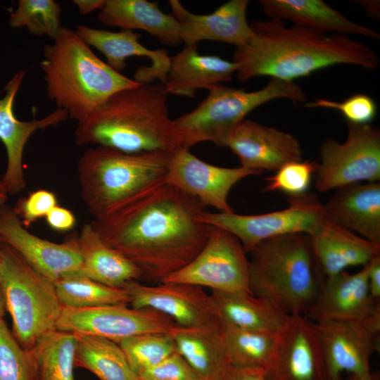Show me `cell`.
<instances>
[{"mask_svg":"<svg viewBox=\"0 0 380 380\" xmlns=\"http://www.w3.org/2000/svg\"><path fill=\"white\" fill-rule=\"evenodd\" d=\"M203 210L196 198L165 184L91 224L105 243L137 267L141 279L160 283L207 243L212 226L199 220Z\"/></svg>","mask_w":380,"mask_h":380,"instance_id":"1","label":"cell"},{"mask_svg":"<svg viewBox=\"0 0 380 380\" xmlns=\"http://www.w3.org/2000/svg\"><path fill=\"white\" fill-rule=\"evenodd\" d=\"M250 25L253 36L236 47L233 56L241 82L258 76L293 82L335 65H355L369 70H376L379 65L374 50L347 35L294 24L286 27L279 19L255 20Z\"/></svg>","mask_w":380,"mask_h":380,"instance_id":"2","label":"cell"},{"mask_svg":"<svg viewBox=\"0 0 380 380\" xmlns=\"http://www.w3.org/2000/svg\"><path fill=\"white\" fill-rule=\"evenodd\" d=\"M161 82L139 84L109 96L75 132L78 145L97 144L127 153L182 148L167 106Z\"/></svg>","mask_w":380,"mask_h":380,"instance_id":"3","label":"cell"},{"mask_svg":"<svg viewBox=\"0 0 380 380\" xmlns=\"http://www.w3.org/2000/svg\"><path fill=\"white\" fill-rule=\"evenodd\" d=\"M43 53L40 66L47 95L77 122L114 93L140 84L113 70L75 31L66 27L61 28L52 44L44 46Z\"/></svg>","mask_w":380,"mask_h":380,"instance_id":"4","label":"cell"},{"mask_svg":"<svg viewBox=\"0 0 380 380\" xmlns=\"http://www.w3.org/2000/svg\"><path fill=\"white\" fill-rule=\"evenodd\" d=\"M172 153L86 149L77 171L82 201L95 220L105 217L165 184Z\"/></svg>","mask_w":380,"mask_h":380,"instance_id":"5","label":"cell"},{"mask_svg":"<svg viewBox=\"0 0 380 380\" xmlns=\"http://www.w3.org/2000/svg\"><path fill=\"white\" fill-rule=\"evenodd\" d=\"M248 253L251 293L289 315H305L326 278L309 235L291 233L272 237Z\"/></svg>","mask_w":380,"mask_h":380,"instance_id":"6","label":"cell"},{"mask_svg":"<svg viewBox=\"0 0 380 380\" xmlns=\"http://www.w3.org/2000/svg\"><path fill=\"white\" fill-rule=\"evenodd\" d=\"M207 97L193 110L172 120L173 128L182 148L210 141L227 147L229 141L246 116L272 100L287 99L306 101L302 88L294 82L271 78L260 89H243L217 84L209 89Z\"/></svg>","mask_w":380,"mask_h":380,"instance_id":"7","label":"cell"},{"mask_svg":"<svg viewBox=\"0 0 380 380\" xmlns=\"http://www.w3.org/2000/svg\"><path fill=\"white\" fill-rule=\"evenodd\" d=\"M0 288L12 319V333L24 350H30L44 335L56 329L63 307L53 281L4 243Z\"/></svg>","mask_w":380,"mask_h":380,"instance_id":"8","label":"cell"},{"mask_svg":"<svg viewBox=\"0 0 380 380\" xmlns=\"http://www.w3.org/2000/svg\"><path fill=\"white\" fill-rule=\"evenodd\" d=\"M285 209L259 215L201 212L198 219L234 234L248 253L261 241L286 234L312 233L326 217L324 205L315 193L289 196Z\"/></svg>","mask_w":380,"mask_h":380,"instance_id":"9","label":"cell"},{"mask_svg":"<svg viewBox=\"0 0 380 380\" xmlns=\"http://www.w3.org/2000/svg\"><path fill=\"white\" fill-rule=\"evenodd\" d=\"M313 179L320 192L380 179V130L371 125L348 122L345 142L328 137L319 148Z\"/></svg>","mask_w":380,"mask_h":380,"instance_id":"10","label":"cell"},{"mask_svg":"<svg viewBox=\"0 0 380 380\" xmlns=\"http://www.w3.org/2000/svg\"><path fill=\"white\" fill-rule=\"evenodd\" d=\"M248 265L240 241L230 232L212 226L208 241L199 253L161 282L188 284L211 291L251 293Z\"/></svg>","mask_w":380,"mask_h":380,"instance_id":"11","label":"cell"},{"mask_svg":"<svg viewBox=\"0 0 380 380\" xmlns=\"http://www.w3.org/2000/svg\"><path fill=\"white\" fill-rule=\"evenodd\" d=\"M175 324L169 317L153 310L107 305L83 308L63 307L56 329L99 336L118 343L142 334L169 332Z\"/></svg>","mask_w":380,"mask_h":380,"instance_id":"12","label":"cell"},{"mask_svg":"<svg viewBox=\"0 0 380 380\" xmlns=\"http://www.w3.org/2000/svg\"><path fill=\"white\" fill-rule=\"evenodd\" d=\"M323 348L328 380H342L343 372L367 379L369 360L377 350L380 315L367 320L315 323Z\"/></svg>","mask_w":380,"mask_h":380,"instance_id":"13","label":"cell"},{"mask_svg":"<svg viewBox=\"0 0 380 380\" xmlns=\"http://www.w3.org/2000/svg\"><path fill=\"white\" fill-rule=\"evenodd\" d=\"M262 172L245 168L224 167L199 159L189 150L179 148L172 154L165 184L191 196L220 213H233L228 195L240 180Z\"/></svg>","mask_w":380,"mask_h":380,"instance_id":"14","label":"cell"},{"mask_svg":"<svg viewBox=\"0 0 380 380\" xmlns=\"http://www.w3.org/2000/svg\"><path fill=\"white\" fill-rule=\"evenodd\" d=\"M268 380H328L316 324L304 315H290L279 333Z\"/></svg>","mask_w":380,"mask_h":380,"instance_id":"15","label":"cell"},{"mask_svg":"<svg viewBox=\"0 0 380 380\" xmlns=\"http://www.w3.org/2000/svg\"><path fill=\"white\" fill-rule=\"evenodd\" d=\"M0 241L16 251L34 270L54 281L80 271L82 256L77 236L61 243L42 239L23 224L14 207L0 205Z\"/></svg>","mask_w":380,"mask_h":380,"instance_id":"16","label":"cell"},{"mask_svg":"<svg viewBox=\"0 0 380 380\" xmlns=\"http://www.w3.org/2000/svg\"><path fill=\"white\" fill-rule=\"evenodd\" d=\"M123 289L132 308L157 311L182 327L200 326L217 319L210 294L198 286L167 282L148 286L132 281Z\"/></svg>","mask_w":380,"mask_h":380,"instance_id":"17","label":"cell"},{"mask_svg":"<svg viewBox=\"0 0 380 380\" xmlns=\"http://www.w3.org/2000/svg\"><path fill=\"white\" fill-rule=\"evenodd\" d=\"M370 262L357 272L343 271L326 277L305 316L320 323L364 321L380 314V303L374 300L369 290Z\"/></svg>","mask_w":380,"mask_h":380,"instance_id":"18","label":"cell"},{"mask_svg":"<svg viewBox=\"0 0 380 380\" xmlns=\"http://www.w3.org/2000/svg\"><path fill=\"white\" fill-rule=\"evenodd\" d=\"M25 71L18 70L7 83L5 96L0 99V140L7 155V165L2 176L8 195L24 190L26 181L23 167V151L31 136L37 130L57 126L68 118V112L56 108L55 110L39 120L21 121L14 114V101L25 77Z\"/></svg>","mask_w":380,"mask_h":380,"instance_id":"19","label":"cell"},{"mask_svg":"<svg viewBox=\"0 0 380 380\" xmlns=\"http://www.w3.org/2000/svg\"><path fill=\"white\" fill-rule=\"evenodd\" d=\"M241 166L257 171L277 170L286 163L302 160L299 140L293 134L253 120H244L228 146Z\"/></svg>","mask_w":380,"mask_h":380,"instance_id":"20","label":"cell"},{"mask_svg":"<svg viewBox=\"0 0 380 380\" xmlns=\"http://www.w3.org/2000/svg\"><path fill=\"white\" fill-rule=\"evenodd\" d=\"M169 4L172 14L179 23L180 37L184 45L210 40L237 47L246 44L253 36L246 17L248 0H230L214 12L205 15L189 12L178 0H170Z\"/></svg>","mask_w":380,"mask_h":380,"instance_id":"21","label":"cell"},{"mask_svg":"<svg viewBox=\"0 0 380 380\" xmlns=\"http://www.w3.org/2000/svg\"><path fill=\"white\" fill-rule=\"evenodd\" d=\"M75 32L88 46L102 53L108 65L117 72L125 68V60L129 57H147L151 60V65L140 66L134 72V80L140 84H150L156 80L165 82L171 57L165 49L151 50L142 45L139 34L132 30L111 32L84 25H78Z\"/></svg>","mask_w":380,"mask_h":380,"instance_id":"22","label":"cell"},{"mask_svg":"<svg viewBox=\"0 0 380 380\" xmlns=\"http://www.w3.org/2000/svg\"><path fill=\"white\" fill-rule=\"evenodd\" d=\"M308 235L326 277L336 275L350 267H363L380 256L379 244L355 234L327 217Z\"/></svg>","mask_w":380,"mask_h":380,"instance_id":"23","label":"cell"},{"mask_svg":"<svg viewBox=\"0 0 380 380\" xmlns=\"http://www.w3.org/2000/svg\"><path fill=\"white\" fill-rule=\"evenodd\" d=\"M324 205L329 220L380 245L379 182L338 188Z\"/></svg>","mask_w":380,"mask_h":380,"instance_id":"24","label":"cell"},{"mask_svg":"<svg viewBox=\"0 0 380 380\" xmlns=\"http://www.w3.org/2000/svg\"><path fill=\"white\" fill-rule=\"evenodd\" d=\"M237 65L217 56L201 55L197 44L184 45L170 58L163 83L167 94L194 97L199 89L210 87L232 80Z\"/></svg>","mask_w":380,"mask_h":380,"instance_id":"25","label":"cell"},{"mask_svg":"<svg viewBox=\"0 0 380 380\" xmlns=\"http://www.w3.org/2000/svg\"><path fill=\"white\" fill-rule=\"evenodd\" d=\"M259 3L272 19L288 20L327 34L380 38L375 30L350 20L322 0H260Z\"/></svg>","mask_w":380,"mask_h":380,"instance_id":"26","label":"cell"},{"mask_svg":"<svg viewBox=\"0 0 380 380\" xmlns=\"http://www.w3.org/2000/svg\"><path fill=\"white\" fill-rule=\"evenodd\" d=\"M98 19L107 26L146 31L167 46L182 42L176 18L163 12L158 4L146 0H105Z\"/></svg>","mask_w":380,"mask_h":380,"instance_id":"27","label":"cell"},{"mask_svg":"<svg viewBox=\"0 0 380 380\" xmlns=\"http://www.w3.org/2000/svg\"><path fill=\"white\" fill-rule=\"evenodd\" d=\"M177 352L204 380H217L228 365L218 319L200 326H173Z\"/></svg>","mask_w":380,"mask_h":380,"instance_id":"28","label":"cell"},{"mask_svg":"<svg viewBox=\"0 0 380 380\" xmlns=\"http://www.w3.org/2000/svg\"><path fill=\"white\" fill-rule=\"evenodd\" d=\"M210 296L217 318L240 329L279 333L290 316L251 293L211 291Z\"/></svg>","mask_w":380,"mask_h":380,"instance_id":"29","label":"cell"},{"mask_svg":"<svg viewBox=\"0 0 380 380\" xmlns=\"http://www.w3.org/2000/svg\"><path fill=\"white\" fill-rule=\"evenodd\" d=\"M77 240L82 256L81 272L90 279L120 289L129 281L141 279L137 267L105 243L91 223L84 224Z\"/></svg>","mask_w":380,"mask_h":380,"instance_id":"30","label":"cell"},{"mask_svg":"<svg viewBox=\"0 0 380 380\" xmlns=\"http://www.w3.org/2000/svg\"><path fill=\"white\" fill-rule=\"evenodd\" d=\"M73 334L75 367L90 371L99 380H139L117 343L99 336Z\"/></svg>","mask_w":380,"mask_h":380,"instance_id":"31","label":"cell"},{"mask_svg":"<svg viewBox=\"0 0 380 380\" xmlns=\"http://www.w3.org/2000/svg\"><path fill=\"white\" fill-rule=\"evenodd\" d=\"M73 333L53 330L44 335L27 351L34 380H75Z\"/></svg>","mask_w":380,"mask_h":380,"instance_id":"32","label":"cell"},{"mask_svg":"<svg viewBox=\"0 0 380 380\" xmlns=\"http://www.w3.org/2000/svg\"><path fill=\"white\" fill-rule=\"evenodd\" d=\"M220 322L228 363L267 372L273 360L279 332L247 330Z\"/></svg>","mask_w":380,"mask_h":380,"instance_id":"33","label":"cell"},{"mask_svg":"<svg viewBox=\"0 0 380 380\" xmlns=\"http://www.w3.org/2000/svg\"><path fill=\"white\" fill-rule=\"evenodd\" d=\"M53 281L63 307L83 308L129 303L125 289L99 283L81 270L63 274Z\"/></svg>","mask_w":380,"mask_h":380,"instance_id":"34","label":"cell"},{"mask_svg":"<svg viewBox=\"0 0 380 380\" xmlns=\"http://www.w3.org/2000/svg\"><path fill=\"white\" fill-rule=\"evenodd\" d=\"M117 343L137 376L177 352L175 343L169 332L142 334Z\"/></svg>","mask_w":380,"mask_h":380,"instance_id":"35","label":"cell"},{"mask_svg":"<svg viewBox=\"0 0 380 380\" xmlns=\"http://www.w3.org/2000/svg\"><path fill=\"white\" fill-rule=\"evenodd\" d=\"M61 7L53 0H20L8 23L12 27H27L30 34L54 40L63 27Z\"/></svg>","mask_w":380,"mask_h":380,"instance_id":"36","label":"cell"},{"mask_svg":"<svg viewBox=\"0 0 380 380\" xmlns=\"http://www.w3.org/2000/svg\"><path fill=\"white\" fill-rule=\"evenodd\" d=\"M0 380H34L32 365L24 350L0 320Z\"/></svg>","mask_w":380,"mask_h":380,"instance_id":"37","label":"cell"},{"mask_svg":"<svg viewBox=\"0 0 380 380\" xmlns=\"http://www.w3.org/2000/svg\"><path fill=\"white\" fill-rule=\"evenodd\" d=\"M317 161L297 160L284 164L266 179L265 192L280 191L289 196L307 192L317 170Z\"/></svg>","mask_w":380,"mask_h":380,"instance_id":"38","label":"cell"},{"mask_svg":"<svg viewBox=\"0 0 380 380\" xmlns=\"http://www.w3.org/2000/svg\"><path fill=\"white\" fill-rule=\"evenodd\" d=\"M308 108H322L340 112L348 122L367 125L376 115V105L374 99L364 94H354L343 101L337 102L325 99L305 103Z\"/></svg>","mask_w":380,"mask_h":380,"instance_id":"39","label":"cell"},{"mask_svg":"<svg viewBox=\"0 0 380 380\" xmlns=\"http://www.w3.org/2000/svg\"><path fill=\"white\" fill-rule=\"evenodd\" d=\"M140 380H204L175 352L138 376Z\"/></svg>","mask_w":380,"mask_h":380,"instance_id":"40","label":"cell"},{"mask_svg":"<svg viewBox=\"0 0 380 380\" xmlns=\"http://www.w3.org/2000/svg\"><path fill=\"white\" fill-rule=\"evenodd\" d=\"M57 205L54 193L46 189H39L20 199L14 207L25 227H30L37 220L46 215Z\"/></svg>","mask_w":380,"mask_h":380,"instance_id":"41","label":"cell"},{"mask_svg":"<svg viewBox=\"0 0 380 380\" xmlns=\"http://www.w3.org/2000/svg\"><path fill=\"white\" fill-rule=\"evenodd\" d=\"M47 224L57 232L71 230L76 224L74 214L68 209L56 205L45 217Z\"/></svg>","mask_w":380,"mask_h":380,"instance_id":"42","label":"cell"},{"mask_svg":"<svg viewBox=\"0 0 380 380\" xmlns=\"http://www.w3.org/2000/svg\"><path fill=\"white\" fill-rule=\"evenodd\" d=\"M217 380H268L266 371L260 368L243 367L229 364Z\"/></svg>","mask_w":380,"mask_h":380,"instance_id":"43","label":"cell"},{"mask_svg":"<svg viewBox=\"0 0 380 380\" xmlns=\"http://www.w3.org/2000/svg\"><path fill=\"white\" fill-rule=\"evenodd\" d=\"M368 286L372 297L380 303V256L375 258L370 262Z\"/></svg>","mask_w":380,"mask_h":380,"instance_id":"44","label":"cell"},{"mask_svg":"<svg viewBox=\"0 0 380 380\" xmlns=\"http://www.w3.org/2000/svg\"><path fill=\"white\" fill-rule=\"evenodd\" d=\"M74 4L78 8L81 15H87L95 10H99L105 0H74Z\"/></svg>","mask_w":380,"mask_h":380,"instance_id":"45","label":"cell"},{"mask_svg":"<svg viewBox=\"0 0 380 380\" xmlns=\"http://www.w3.org/2000/svg\"><path fill=\"white\" fill-rule=\"evenodd\" d=\"M366 10V12L372 17H377L379 15V3L373 1H366L365 3H361Z\"/></svg>","mask_w":380,"mask_h":380,"instance_id":"46","label":"cell"},{"mask_svg":"<svg viewBox=\"0 0 380 380\" xmlns=\"http://www.w3.org/2000/svg\"><path fill=\"white\" fill-rule=\"evenodd\" d=\"M8 196L3 182L2 176L0 175V205L6 204Z\"/></svg>","mask_w":380,"mask_h":380,"instance_id":"47","label":"cell"},{"mask_svg":"<svg viewBox=\"0 0 380 380\" xmlns=\"http://www.w3.org/2000/svg\"><path fill=\"white\" fill-rule=\"evenodd\" d=\"M6 305L2 291L0 288V320L3 319L6 311Z\"/></svg>","mask_w":380,"mask_h":380,"instance_id":"48","label":"cell"},{"mask_svg":"<svg viewBox=\"0 0 380 380\" xmlns=\"http://www.w3.org/2000/svg\"><path fill=\"white\" fill-rule=\"evenodd\" d=\"M376 379L377 376H374V374L371 377L367 379L359 378L353 375H349V377L347 379V380H376Z\"/></svg>","mask_w":380,"mask_h":380,"instance_id":"49","label":"cell"},{"mask_svg":"<svg viewBox=\"0 0 380 380\" xmlns=\"http://www.w3.org/2000/svg\"><path fill=\"white\" fill-rule=\"evenodd\" d=\"M1 258H2V245L1 244L0 241V267L1 263Z\"/></svg>","mask_w":380,"mask_h":380,"instance_id":"50","label":"cell"},{"mask_svg":"<svg viewBox=\"0 0 380 380\" xmlns=\"http://www.w3.org/2000/svg\"><path fill=\"white\" fill-rule=\"evenodd\" d=\"M140 380V379H139Z\"/></svg>","mask_w":380,"mask_h":380,"instance_id":"51","label":"cell"}]
</instances>
